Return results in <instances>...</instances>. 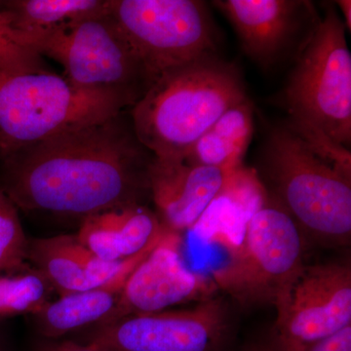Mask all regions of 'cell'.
Returning a JSON list of instances; mask_svg holds the SVG:
<instances>
[{
    "mask_svg": "<svg viewBox=\"0 0 351 351\" xmlns=\"http://www.w3.org/2000/svg\"><path fill=\"white\" fill-rule=\"evenodd\" d=\"M154 158L124 110L0 159V189L23 211L82 221L143 205Z\"/></svg>",
    "mask_w": 351,
    "mask_h": 351,
    "instance_id": "6da1fadb",
    "label": "cell"
},
{
    "mask_svg": "<svg viewBox=\"0 0 351 351\" xmlns=\"http://www.w3.org/2000/svg\"><path fill=\"white\" fill-rule=\"evenodd\" d=\"M246 100L239 69L211 54L162 73L129 114L154 156L184 159L228 108Z\"/></svg>",
    "mask_w": 351,
    "mask_h": 351,
    "instance_id": "7a4b0ae2",
    "label": "cell"
},
{
    "mask_svg": "<svg viewBox=\"0 0 351 351\" xmlns=\"http://www.w3.org/2000/svg\"><path fill=\"white\" fill-rule=\"evenodd\" d=\"M263 168L274 200L304 239L346 246L351 239V175L323 158L286 124L270 131Z\"/></svg>",
    "mask_w": 351,
    "mask_h": 351,
    "instance_id": "3957f363",
    "label": "cell"
},
{
    "mask_svg": "<svg viewBox=\"0 0 351 351\" xmlns=\"http://www.w3.org/2000/svg\"><path fill=\"white\" fill-rule=\"evenodd\" d=\"M128 108L117 95L75 86L50 71H0V159Z\"/></svg>",
    "mask_w": 351,
    "mask_h": 351,
    "instance_id": "277c9868",
    "label": "cell"
},
{
    "mask_svg": "<svg viewBox=\"0 0 351 351\" xmlns=\"http://www.w3.org/2000/svg\"><path fill=\"white\" fill-rule=\"evenodd\" d=\"M298 134L322 133L348 149L351 143V54L343 20L330 4L308 32L284 90Z\"/></svg>",
    "mask_w": 351,
    "mask_h": 351,
    "instance_id": "5b68a950",
    "label": "cell"
},
{
    "mask_svg": "<svg viewBox=\"0 0 351 351\" xmlns=\"http://www.w3.org/2000/svg\"><path fill=\"white\" fill-rule=\"evenodd\" d=\"M14 36L39 56L61 64L64 77L75 86L117 95L130 108L151 86L144 64L108 6L53 31Z\"/></svg>",
    "mask_w": 351,
    "mask_h": 351,
    "instance_id": "8992f818",
    "label": "cell"
},
{
    "mask_svg": "<svg viewBox=\"0 0 351 351\" xmlns=\"http://www.w3.org/2000/svg\"><path fill=\"white\" fill-rule=\"evenodd\" d=\"M304 237L295 221L274 199L253 215L243 243L212 277L244 306L276 307L304 269Z\"/></svg>",
    "mask_w": 351,
    "mask_h": 351,
    "instance_id": "52a82bcc",
    "label": "cell"
},
{
    "mask_svg": "<svg viewBox=\"0 0 351 351\" xmlns=\"http://www.w3.org/2000/svg\"><path fill=\"white\" fill-rule=\"evenodd\" d=\"M108 11L149 75L216 54V29L198 0H110Z\"/></svg>",
    "mask_w": 351,
    "mask_h": 351,
    "instance_id": "ba28073f",
    "label": "cell"
},
{
    "mask_svg": "<svg viewBox=\"0 0 351 351\" xmlns=\"http://www.w3.org/2000/svg\"><path fill=\"white\" fill-rule=\"evenodd\" d=\"M228 311L213 297L189 308L133 315L89 330L82 343L113 351H221Z\"/></svg>",
    "mask_w": 351,
    "mask_h": 351,
    "instance_id": "9c48e42d",
    "label": "cell"
},
{
    "mask_svg": "<svg viewBox=\"0 0 351 351\" xmlns=\"http://www.w3.org/2000/svg\"><path fill=\"white\" fill-rule=\"evenodd\" d=\"M276 308L274 351H304L351 325L350 265H304Z\"/></svg>",
    "mask_w": 351,
    "mask_h": 351,
    "instance_id": "30bf717a",
    "label": "cell"
},
{
    "mask_svg": "<svg viewBox=\"0 0 351 351\" xmlns=\"http://www.w3.org/2000/svg\"><path fill=\"white\" fill-rule=\"evenodd\" d=\"M181 245L180 233L166 230L156 246L128 277L119 304L101 326L129 316L161 313L215 297L218 289L213 279L186 267Z\"/></svg>",
    "mask_w": 351,
    "mask_h": 351,
    "instance_id": "8fae6325",
    "label": "cell"
},
{
    "mask_svg": "<svg viewBox=\"0 0 351 351\" xmlns=\"http://www.w3.org/2000/svg\"><path fill=\"white\" fill-rule=\"evenodd\" d=\"M232 172L154 156L149 171V196L161 223L171 232L191 230Z\"/></svg>",
    "mask_w": 351,
    "mask_h": 351,
    "instance_id": "7c38bea8",
    "label": "cell"
},
{
    "mask_svg": "<svg viewBox=\"0 0 351 351\" xmlns=\"http://www.w3.org/2000/svg\"><path fill=\"white\" fill-rule=\"evenodd\" d=\"M214 5L234 27L254 61L270 66L287 50L308 15L311 2L300 0H218Z\"/></svg>",
    "mask_w": 351,
    "mask_h": 351,
    "instance_id": "4fadbf2b",
    "label": "cell"
},
{
    "mask_svg": "<svg viewBox=\"0 0 351 351\" xmlns=\"http://www.w3.org/2000/svg\"><path fill=\"white\" fill-rule=\"evenodd\" d=\"M157 243L124 261L119 271L107 282L82 292L59 295L48 302L31 315L36 331L45 339H59L105 324L119 304L127 279Z\"/></svg>",
    "mask_w": 351,
    "mask_h": 351,
    "instance_id": "5bb4252c",
    "label": "cell"
},
{
    "mask_svg": "<svg viewBox=\"0 0 351 351\" xmlns=\"http://www.w3.org/2000/svg\"><path fill=\"white\" fill-rule=\"evenodd\" d=\"M166 230L144 205H129L83 219L75 237L101 260L122 262L157 243Z\"/></svg>",
    "mask_w": 351,
    "mask_h": 351,
    "instance_id": "9a60e30c",
    "label": "cell"
},
{
    "mask_svg": "<svg viewBox=\"0 0 351 351\" xmlns=\"http://www.w3.org/2000/svg\"><path fill=\"white\" fill-rule=\"evenodd\" d=\"M27 260L43 272L58 297L107 282L124 263L101 260L83 246L75 234L29 239Z\"/></svg>",
    "mask_w": 351,
    "mask_h": 351,
    "instance_id": "2e32d148",
    "label": "cell"
},
{
    "mask_svg": "<svg viewBox=\"0 0 351 351\" xmlns=\"http://www.w3.org/2000/svg\"><path fill=\"white\" fill-rule=\"evenodd\" d=\"M267 199L269 195L257 177L237 168L191 230L201 241L223 245L230 254L234 253L243 243L249 221Z\"/></svg>",
    "mask_w": 351,
    "mask_h": 351,
    "instance_id": "e0dca14e",
    "label": "cell"
},
{
    "mask_svg": "<svg viewBox=\"0 0 351 351\" xmlns=\"http://www.w3.org/2000/svg\"><path fill=\"white\" fill-rule=\"evenodd\" d=\"M253 130L251 110L245 106H234L191 145L184 160L193 165L235 170L240 167Z\"/></svg>",
    "mask_w": 351,
    "mask_h": 351,
    "instance_id": "ac0fdd59",
    "label": "cell"
},
{
    "mask_svg": "<svg viewBox=\"0 0 351 351\" xmlns=\"http://www.w3.org/2000/svg\"><path fill=\"white\" fill-rule=\"evenodd\" d=\"M108 0H5L0 8L14 32L38 34L107 10Z\"/></svg>",
    "mask_w": 351,
    "mask_h": 351,
    "instance_id": "d6986e66",
    "label": "cell"
},
{
    "mask_svg": "<svg viewBox=\"0 0 351 351\" xmlns=\"http://www.w3.org/2000/svg\"><path fill=\"white\" fill-rule=\"evenodd\" d=\"M57 294L48 279L29 265L0 272V320L38 313Z\"/></svg>",
    "mask_w": 351,
    "mask_h": 351,
    "instance_id": "ffe728a7",
    "label": "cell"
},
{
    "mask_svg": "<svg viewBox=\"0 0 351 351\" xmlns=\"http://www.w3.org/2000/svg\"><path fill=\"white\" fill-rule=\"evenodd\" d=\"M27 246L18 208L0 189V272L29 267Z\"/></svg>",
    "mask_w": 351,
    "mask_h": 351,
    "instance_id": "44dd1931",
    "label": "cell"
},
{
    "mask_svg": "<svg viewBox=\"0 0 351 351\" xmlns=\"http://www.w3.org/2000/svg\"><path fill=\"white\" fill-rule=\"evenodd\" d=\"M43 58L16 40L0 8V71L8 73L48 71Z\"/></svg>",
    "mask_w": 351,
    "mask_h": 351,
    "instance_id": "7402d4cb",
    "label": "cell"
},
{
    "mask_svg": "<svg viewBox=\"0 0 351 351\" xmlns=\"http://www.w3.org/2000/svg\"><path fill=\"white\" fill-rule=\"evenodd\" d=\"M304 351H351V325L316 341Z\"/></svg>",
    "mask_w": 351,
    "mask_h": 351,
    "instance_id": "603a6c76",
    "label": "cell"
},
{
    "mask_svg": "<svg viewBox=\"0 0 351 351\" xmlns=\"http://www.w3.org/2000/svg\"><path fill=\"white\" fill-rule=\"evenodd\" d=\"M36 351H113L96 346L84 345L80 341H58V339H45L41 341Z\"/></svg>",
    "mask_w": 351,
    "mask_h": 351,
    "instance_id": "cb8c5ba5",
    "label": "cell"
},
{
    "mask_svg": "<svg viewBox=\"0 0 351 351\" xmlns=\"http://www.w3.org/2000/svg\"><path fill=\"white\" fill-rule=\"evenodd\" d=\"M339 7V10L343 13V22L345 25L346 32L351 29V1L350 0H339L336 2Z\"/></svg>",
    "mask_w": 351,
    "mask_h": 351,
    "instance_id": "d4e9b609",
    "label": "cell"
},
{
    "mask_svg": "<svg viewBox=\"0 0 351 351\" xmlns=\"http://www.w3.org/2000/svg\"><path fill=\"white\" fill-rule=\"evenodd\" d=\"M245 351H274L270 343H256L245 350Z\"/></svg>",
    "mask_w": 351,
    "mask_h": 351,
    "instance_id": "484cf974",
    "label": "cell"
},
{
    "mask_svg": "<svg viewBox=\"0 0 351 351\" xmlns=\"http://www.w3.org/2000/svg\"><path fill=\"white\" fill-rule=\"evenodd\" d=\"M0 351H4L3 348H2L1 343H0Z\"/></svg>",
    "mask_w": 351,
    "mask_h": 351,
    "instance_id": "4316f807",
    "label": "cell"
}]
</instances>
